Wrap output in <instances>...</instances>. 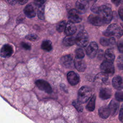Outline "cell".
<instances>
[{"mask_svg": "<svg viewBox=\"0 0 123 123\" xmlns=\"http://www.w3.org/2000/svg\"><path fill=\"white\" fill-rule=\"evenodd\" d=\"M103 34L105 36L110 37H115L117 38H120L123 35V31L118 25L112 24L108 26L107 30L103 33Z\"/></svg>", "mask_w": 123, "mask_h": 123, "instance_id": "1", "label": "cell"}, {"mask_svg": "<svg viewBox=\"0 0 123 123\" xmlns=\"http://www.w3.org/2000/svg\"><path fill=\"white\" fill-rule=\"evenodd\" d=\"M92 95L91 88L86 86H82L78 92L77 100L81 103H86L89 100Z\"/></svg>", "mask_w": 123, "mask_h": 123, "instance_id": "2", "label": "cell"}, {"mask_svg": "<svg viewBox=\"0 0 123 123\" xmlns=\"http://www.w3.org/2000/svg\"><path fill=\"white\" fill-rule=\"evenodd\" d=\"M102 19L105 24H109L112 18V13L111 9L106 5H101L99 7L98 13Z\"/></svg>", "mask_w": 123, "mask_h": 123, "instance_id": "3", "label": "cell"}, {"mask_svg": "<svg viewBox=\"0 0 123 123\" xmlns=\"http://www.w3.org/2000/svg\"><path fill=\"white\" fill-rule=\"evenodd\" d=\"M88 34L85 30L80 31L75 37V43L81 47H86L88 44Z\"/></svg>", "mask_w": 123, "mask_h": 123, "instance_id": "4", "label": "cell"}, {"mask_svg": "<svg viewBox=\"0 0 123 123\" xmlns=\"http://www.w3.org/2000/svg\"><path fill=\"white\" fill-rule=\"evenodd\" d=\"M35 84L39 89L46 93L50 94L52 92V89L50 84L46 81L42 79L37 80L36 81Z\"/></svg>", "mask_w": 123, "mask_h": 123, "instance_id": "5", "label": "cell"}, {"mask_svg": "<svg viewBox=\"0 0 123 123\" xmlns=\"http://www.w3.org/2000/svg\"><path fill=\"white\" fill-rule=\"evenodd\" d=\"M100 69L102 71L108 75H112L114 73V67L113 63L104 61H103L101 65Z\"/></svg>", "mask_w": 123, "mask_h": 123, "instance_id": "6", "label": "cell"}, {"mask_svg": "<svg viewBox=\"0 0 123 123\" xmlns=\"http://www.w3.org/2000/svg\"><path fill=\"white\" fill-rule=\"evenodd\" d=\"M89 4L86 0H78L75 4L76 10L79 13L83 14L86 12L88 8Z\"/></svg>", "mask_w": 123, "mask_h": 123, "instance_id": "7", "label": "cell"}, {"mask_svg": "<svg viewBox=\"0 0 123 123\" xmlns=\"http://www.w3.org/2000/svg\"><path fill=\"white\" fill-rule=\"evenodd\" d=\"M98 50V44L95 42H91L86 48V53L89 57L93 58L97 54Z\"/></svg>", "mask_w": 123, "mask_h": 123, "instance_id": "8", "label": "cell"}, {"mask_svg": "<svg viewBox=\"0 0 123 123\" xmlns=\"http://www.w3.org/2000/svg\"><path fill=\"white\" fill-rule=\"evenodd\" d=\"M24 12L29 18H33L36 15V5L34 3H29L25 8Z\"/></svg>", "mask_w": 123, "mask_h": 123, "instance_id": "9", "label": "cell"}, {"mask_svg": "<svg viewBox=\"0 0 123 123\" xmlns=\"http://www.w3.org/2000/svg\"><path fill=\"white\" fill-rule=\"evenodd\" d=\"M13 53L12 47L9 44L4 45L0 49V55L2 58H8Z\"/></svg>", "mask_w": 123, "mask_h": 123, "instance_id": "10", "label": "cell"}, {"mask_svg": "<svg viewBox=\"0 0 123 123\" xmlns=\"http://www.w3.org/2000/svg\"><path fill=\"white\" fill-rule=\"evenodd\" d=\"M69 21L73 23H78L81 21L82 18L76 9H72L68 12Z\"/></svg>", "mask_w": 123, "mask_h": 123, "instance_id": "11", "label": "cell"}, {"mask_svg": "<svg viewBox=\"0 0 123 123\" xmlns=\"http://www.w3.org/2000/svg\"><path fill=\"white\" fill-rule=\"evenodd\" d=\"M88 22L93 25L100 26L105 24L104 22L99 15L91 14L88 17Z\"/></svg>", "mask_w": 123, "mask_h": 123, "instance_id": "12", "label": "cell"}, {"mask_svg": "<svg viewBox=\"0 0 123 123\" xmlns=\"http://www.w3.org/2000/svg\"><path fill=\"white\" fill-rule=\"evenodd\" d=\"M67 78L69 83L72 86L77 85L80 80L79 76L77 74L73 71L68 72L67 74Z\"/></svg>", "mask_w": 123, "mask_h": 123, "instance_id": "13", "label": "cell"}, {"mask_svg": "<svg viewBox=\"0 0 123 123\" xmlns=\"http://www.w3.org/2000/svg\"><path fill=\"white\" fill-rule=\"evenodd\" d=\"M74 65L76 68V69L80 72H84L86 69V65L82 59L77 58L76 57L75 58L74 60Z\"/></svg>", "mask_w": 123, "mask_h": 123, "instance_id": "14", "label": "cell"}, {"mask_svg": "<svg viewBox=\"0 0 123 123\" xmlns=\"http://www.w3.org/2000/svg\"><path fill=\"white\" fill-rule=\"evenodd\" d=\"M62 64L66 68H70L73 64V57L71 55H66L62 57L60 60Z\"/></svg>", "mask_w": 123, "mask_h": 123, "instance_id": "15", "label": "cell"}, {"mask_svg": "<svg viewBox=\"0 0 123 123\" xmlns=\"http://www.w3.org/2000/svg\"><path fill=\"white\" fill-rule=\"evenodd\" d=\"M112 84L113 87L118 90H121L123 89V79L120 76H116L112 79Z\"/></svg>", "mask_w": 123, "mask_h": 123, "instance_id": "16", "label": "cell"}, {"mask_svg": "<svg viewBox=\"0 0 123 123\" xmlns=\"http://www.w3.org/2000/svg\"><path fill=\"white\" fill-rule=\"evenodd\" d=\"M76 31V27L74 23L69 21L67 23L64 30L65 33L67 36L73 35Z\"/></svg>", "mask_w": 123, "mask_h": 123, "instance_id": "17", "label": "cell"}, {"mask_svg": "<svg viewBox=\"0 0 123 123\" xmlns=\"http://www.w3.org/2000/svg\"><path fill=\"white\" fill-rule=\"evenodd\" d=\"M108 107L111 112V114L112 116H115L118 112L119 103L117 100L112 99L110 102Z\"/></svg>", "mask_w": 123, "mask_h": 123, "instance_id": "18", "label": "cell"}, {"mask_svg": "<svg viewBox=\"0 0 123 123\" xmlns=\"http://www.w3.org/2000/svg\"><path fill=\"white\" fill-rule=\"evenodd\" d=\"M98 115L102 119H106L108 118L111 114V112L109 107L107 106H103L98 109Z\"/></svg>", "mask_w": 123, "mask_h": 123, "instance_id": "19", "label": "cell"}, {"mask_svg": "<svg viewBox=\"0 0 123 123\" xmlns=\"http://www.w3.org/2000/svg\"><path fill=\"white\" fill-rule=\"evenodd\" d=\"M111 96V91L108 88H102L99 93V97L102 99H107Z\"/></svg>", "mask_w": 123, "mask_h": 123, "instance_id": "20", "label": "cell"}, {"mask_svg": "<svg viewBox=\"0 0 123 123\" xmlns=\"http://www.w3.org/2000/svg\"><path fill=\"white\" fill-rule=\"evenodd\" d=\"M109 75L104 72H100L97 74L95 77V81L99 83H105L108 81Z\"/></svg>", "mask_w": 123, "mask_h": 123, "instance_id": "21", "label": "cell"}, {"mask_svg": "<svg viewBox=\"0 0 123 123\" xmlns=\"http://www.w3.org/2000/svg\"><path fill=\"white\" fill-rule=\"evenodd\" d=\"M116 41L114 37H110L109 38L101 37L100 39V43L103 46L114 45Z\"/></svg>", "mask_w": 123, "mask_h": 123, "instance_id": "22", "label": "cell"}, {"mask_svg": "<svg viewBox=\"0 0 123 123\" xmlns=\"http://www.w3.org/2000/svg\"><path fill=\"white\" fill-rule=\"evenodd\" d=\"M104 57L105 61L113 63L115 59V55L112 50L111 49H107L105 52Z\"/></svg>", "mask_w": 123, "mask_h": 123, "instance_id": "23", "label": "cell"}, {"mask_svg": "<svg viewBox=\"0 0 123 123\" xmlns=\"http://www.w3.org/2000/svg\"><path fill=\"white\" fill-rule=\"evenodd\" d=\"M96 97L95 95H94L89 100L88 103L86 106V109L89 111H93L95 109V103H96Z\"/></svg>", "mask_w": 123, "mask_h": 123, "instance_id": "24", "label": "cell"}, {"mask_svg": "<svg viewBox=\"0 0 123 123\" xmlns=\"http://www.w3.org/2000/svg\"><path fill=\"white\" fill-rule=\"evenodd\" d=\"M63 43L65 46H71L75 43V37L73 35L67 36L63 40Z\"/></svg>", "mask_w": 123, "mask_h": 123, "instance_id": "25", "label": "cell"}, {"mask_svg": "<svg viewBox=\"0 0 123 123\" xmlns=\"http://www.w3.org/2000/svg\"><path fill=\"white\" fill-rule=\"evenodd\" d=\"M41 48L46 51H51L52 49L51 42L49 40H44L41 44Z\"/></svg>", "mask_w": 123, "mask_h": 123, "instance_id": "26", "label": "cell"}, {"mask_svg": "<svg viewBox=\"0 0 123 123\" xmlns=\"http://www.w3.org/2000/svg\"><path fill=\"white\" fill-rule=\"evenodd\" d=\"M45 6L42 5L39 6L37 10V16L39 19L41 20H44L45 19Z\"/></svg>", "mask_w": 123, "mask_h": 123, "instance_id": "27", "label": "cell"}, {"mask_svg": "<svg viewBox=\"0 0 123 123\" xmlns=\"http://www.w3.org/2000/svg\"><path fill=\"white\" fill-rule=\"evenodd\" d=\"M72 105L78 112H82L83 111V107L81 103L78 100H73L72 102Z\"/></svg>", "mask_w": 123, "mask_h": 123, "instance_id": "28", "label": "cell"}, {"mask_svg": "<svg viewBox=\"0 0 123 123\" xmlns=\"http://www.w3.org/2000/svg\"><path fill=\"white\" fill-rule=\"evenodd\" d=\"M66 22L65 21H62L60 22H59L56 26V29L58 32L61 33L64 31L65 26H66Z\"/></svg>", "mask_w": 123, "mask_h": 123, "instance_id": "29", "label": "cell"}, {"mask_svg": "<svg viewBox=\"0 0 123 123\" xmlns=\"http://www.w3.org/2000/svg\"><path fill=\"white\" fill-rule=\"evenodd\" d=\"M75 56L76 58L79 59H83L85 56V52L82 49L79 48L75 50Z\"/></svg>", "mask_w": 123, "mask_h": 123, "instance_id": "30", "label": "cell"}, {"mask_svg": "<svg viewBox=\"0 0 123 123\" xmlns=\"http://www.w3.org/2000/svg\"><path fill=\"white\" fill-rule=\"evenodd\" d=\"M115 98L117 101L121 102L123 101V92L121 91H117L115 94Z\"/></svg>", "mask_w": 123, "mask_h": 123, "instance_id": "31", "label": "cell"}, {"mask_svg": "<svg viewBox=\"0 0 123 123\" xmlns=\"http://www.w3.org/2000/svg\"><path fill=\"white\" fill-rule=\"evenodd\" d=\"M117 66L119 69L123 70V55H120L117 61Z\"/></svg>", "mask_w": 123, "mask_h": 123, "instance_id": "32", "label": "cell"}, {"mask_svg": "<svg viewBox=\"0 0 123 123\" xmlns=\"http://www.w3.org/2000/svg\"><path fill=\"white\" fill-rule=\"evenodd\" d=\"M25 38L28 40L35 41H37L38 39V37L35 34H31V35H28L25 36Z\"/></svg>", "mask_w": 123, "mask_h": 123, "instance_id": "33", "label": "cell"}, {"mask_svg": "<svg viewBox=\"0 0 123 123\" xmlns=\"http://www.w3.org/2000/svg\"><path fill=\"white\" fill-rule=\"evenodd\" d=\"M99 6H98L97 4H94L93 5V6L91 7V10L92 12H93L95 13L98 14V12H99Z\"/></svg>", "mask_w": 123, "mask_h": 123, "instance_id": "34", "label": "cell"}, {"mask_svg": "<svg viewBox=\"0 0 123 123\" xmlns=\"http://www.w3.org/2000/svg\"><path fill=\"white\" fill-rule=\"evenodd\" d=\"M117 47L119 51L121 53H123V39L118 42Z\"/></svg>", "mask_w": 123, "mask_h": 123, "instance_id": "35", "label": "cell"}, {"mask_svg": "<svg viewBox=\"0 0 123 123\" xmlns=\"http://www.w3.org/2000/svg\"><path fill=\"white\" fill-rule=\"evenodd\" d=\"M46 1L47 0H34V4L36 6H40L42 5H44Z\"/></svg>", "mask_w": 123, "mask_h": 123, "instance_id": "36", "label": "cell"}, {"mask_svg": "<svg viewBox=\"0 0 123 123\" xmlns=\"http://www.w3.org/2000/svg\"><path fill=\"white\" fill-rule=\"evenodd\" d=\"M119 119L121 122H123V104L122 105L119 111Z\"/></svg>", "mask_w": 123, "mask_h": 123, "instance_id": "37", "label": "cell"}, {"mask_svg": "<svg viewBox=\"0 0 123 123\" xmlns=\"http://www.w3.org/2000/svg\"><path fill=\"white\" fill-rule=\"evenodd\" d=\"M21 45L26 50H30L31 49V46L29 45V44L25 43V42H22Z\"/></svg>", "mask_w": 123, "mask_h": 123, "instance_id": "38", "label": "cell"}, {"mask_svg": "<svg viewBox=\"0 0 123 123\" xmlns=\"http://www.w3.org/2000/svg\"><path fill=\"white\" fill-rule=\"evenodd\" d=\"M118 13L120 18L123 21V7H121L118 10Z\"/></svg>", "mask_w": 123, "mask_h": 123, "instance_id": "39", "label": "cell"}, {"mask_svg": "<svg viewBox=\"0 0 123 123\" xmlns=\"http://www.w3.org/2000/svg\"><path fill=\"white\" fill-rule=\"evenodd\" d=\"M111 1L116 6H118L123 3V0H111Z\"/></svg>", "mask_w": 123, "mask_h": 123, "instance_id": "40", "label": "cell"}, {"mask_svg": "<svg viewBox=\"0 0 123 123\" xmlns=\"http://www.w3.org/2000/svg\"><path fill=\"white\" fill-rule=\"evenodd\" d=\"M17 2L19 3L21 5H24L25 4L28 0H16Z\"/></svg>", "mask_w": 123, "mask_h": 123, "instance_id": "41", "label": "cell"}, {"mask_svg": "<svg viewBox=\"0 0 123 123\" xmlns=\"http://www.w3.org/2000/svg\"><path fill=\"white\" fill-rule=\"evenodd\" d=\"M7 1L9 4H10L11 5H15L17 2L16 0H7Z\"/></svg>", "mask_w": 123, "mask_h": 123, "instance_id": "42", "label": "cell"}, {"mask_svg": "<svg viewBox=\"0 0 123 123\" xmlns=\"http://www.w3.org/2000/svg\"><path fill=\"white\" fill-rule=\"evenodd\" d=\"M103 56V50H99L98 52V58H102Z\"/></svg>", "mask_w": 123, "mask_h": 123, "instance_id": "43", "label": "cell"}, {"mask_svg": "<svg viewBox=\"0 0 123 123\" xmlns=\"http://www.w3.org/2000/svg\"><path fill=\"white\" fill-rule=\"evenodd\" d=\"M89 1H92V2H95V1H96L97 0H89Z\"/></svg>", "mask_w": 123, "mask_h": 123, "instance_id": "44", "label": "cell"}, {"mask_svg": "<svg viewBox=\"0 0 123 123\" xmlns=\"http://www.w3.org/2000/svg\"><path fill=\"white\" fill-rule=\"evenodd\" d=\"M122 27H123V23L122 24Z\"/></svg>", "mask_w": 123, "mask_h": 123, "instance_id": "45", "label": "cell"}, {"mask_svg": "<svg viewBox=\"0 0 123 123\" xmlns=\"http://www.w3.org/2000/svg\"></svg>", "mask_w": 123, "mask_h": 123, "instance_id": "46", "label": "cell"}]
</instances>
